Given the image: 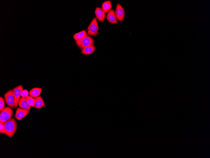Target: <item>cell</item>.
<instances>
[{
    "mask_svg": "<svg viewBox=\"0 0 210 158\" xmlns=\"http://www.w3.org/2000/svg\"><path fill=\"white\" fill-rule=\"evenodd\" d=\"M5 129L4 134L10 138L15 134L17 129V124L14 118L4 123Z\"/></svg>",
    "mask_w": 210,
    "mask_h": 158,
    "instance_id": "obj_1",
    "label": "cell"
},
{
    "mask_svg": "<svg viewBox=\"0 0 210 158\" xmlns=\"http://www.w3.org/2000/svg\"><path fill=\"white\" fill-rule=\"evenodd\" d=\"M14 110L9 107H6L0 113V123H3L11 119Z\"/></svg>",
    "mask_w": 210,
    "mask_h": 158,
    "instance_id": "obj_2",
    "label": "cell"
},
{
    "mask_svg": "<svg viewBox=\"0 0 210 158\" xmlns=\"http://www.w3.org/2000/svg\"><path fill=\"white\" fill-rule=\"evenodd\" d=\"M76 42L78 47L82 49L87 46L94 45V43L93 38L88 35L80 40Z\"/></svg>",
    "mask_w": 210,
    "mask_h": 158,
    "instance_id": "obj_3",
    "label": "cell"
},
{
    "mask_svg": "<svg viewBox=\"0 0 210 158\" xmlns=\"http://www.w3.org/2000/svg\"><path fill=\"white\" fill-rule=\"evenodd\" d=\"M5 102L8 106L12 108H15V100L14 96V90H10L4 94Z\"/></svg>",
    "mask_w": 210,
    "mask_h": 158,
    "instance_id": "obj_4",
    "label": "cell"
},
{
    "mask_svg": "<svg viewBox=\"0 0 210 158\" xmlns=\"http://www.w3.org/2000/svg\"><path fill=\"white\" fill-rule=\"evenodd\" d=\"M96 17H94L88 26V34L95 36L98 34L99 27Z\"/></svg>",
    "mask_w": 210,
    "mask_h": 158,
    "instance_id": "obj_5",
    "label": "cell"
},
{
    "mask_svg": "<svg viewBox=\"0 0 210 158\" xmlns=\"http://www.w3.org/2000/svg\"><path fill=\"white\" fill-rule=\"evenodd\" d=\"M115 14L117 20L120 22L123 21L125 15V11L122 6L119 3L117 5Z\"/></svg>",
    "mask_w": 210,
    "mask_h": 158,
    "instance_id": "obj_6",
    "label": "cell"
},
{
    "mask_svg": "<svg viewBox=\"0 0 210 158\" xmlns=\"http://www.w3.org/2000/svg\"><path fill=\"white\" fill-rule=\"evenodd\" d=\"M23 90V88L22 85H19L13 89L15 100V108H17L19 101L20 99L22 92Z\"/></svg>",
    "mask_w": 210,
    "mask_h": 158,
    "instance_id": "obj_7",
    "label": "cell"
},
{
    "mask_svg": "<svg viewBox=\"0 0 210 158\" xmlns=\"http://www.w3.org/2000/svg\"><path fill=\"white\" fill-rule=\"evenodd\" d=\"M30 111V110H25L20 108H18L16 110L15 117L18 120H21L28 115Z\"/></svg>",
    "mask_w": 210,
    "mask_h": 158,
    "instance_id": "obj_8",
    "label": "cell"
},
{
    "mask_svg": "<svg viewBox=\"0 0 210 158\" xmlns=\"http://www.w3.org/2000/svg\"><path fill=\"white\" fill-rule=\"evenodd\" d=\"M97 19L101 22H103L106 17V14L100 8L97 7L95 11Z\"/></svg>",
    "mask_w": 210,
    "mask_h": 158,
    "instance_id": "obj_9",
    "label": "cell"
},
{
    "mask_svg": "<svg viewBox=\"0 0 210 158\" xmlns=\"http://www.w3.org/2000/svg\"><path fill=\"white\" fill-rule=\"evenodd\" d=\"M106 18L108 21L111 23L118 24L119 23L116 19L115 11L114 10L111 9L108 13Z\"/></svg>",
    "mask_w": 210,
    "mask_h": 158,
    "instance_id": "obj_10",
    "label": "cell"
},
{
    "mask_svg": "<svg viewBox=\"0 0 210 158\" xmlns=\"http://www.w3.org/2000/svg\"><path fill=\"white\" fill-rule=\"evenodd\" d=\"M18 105L20 108L27 110H30L32 107L28 103L26 98L21 97Z\"/></svg>",
    "mask_w": 210,
    "mask_h": 158,
    "instance_id": "obj_11",
    "label": "cell"
},
{
    "mask_svg": "<svg viewBox=\"0 0 210 158\" xmlns=\"http://www.w3.org/2000/svg\"><path fill=\"white\" fill-rule=\"evenodd\" d=\"M96 48L94 45H91L85 47L82 49V54L84 55H90L95 51Z\"/></svg>",
    "mask_w": 210,
    "mask_h": 158,
    "instance_id": "obj_12",
    "label": "cell"
},
{
    "mask_svg": "<svg viewBox=\"0 0 210 158\" xmlns=\"http://www.w3.org/2000/svg\"><path fill=\"white\" fill-rule=\"evenodd\" d=\"M35 104V108L38 109H40L45 106V104L43 98L41 96L34 98Z\"/></svg>",
    "mask_w": 210,
    "mask_h": 158,
    "instance_id": "obj_13",
    "label": "cell"
},
{
    "mask_svg": "<svg viewBox=\"0 0 210 158\" xmlns=\"http://www.w3.org/2000/svg\"><path fill=\"white\" fill-rule=\"evenodd\" d=\"M42 89L40 88H35L32 89L29 92L30 96L34 98L40 96Z\"/></svg>",
    "mask_w": 210,
    "mask_h": 158,
    "instance_id": "obj_14",
    "label": "cell"
},
{
    "mask_svg": "<svg viewBox=\"0 0 210 158\" xmlns=\"http://www.w3.org/2000/svg\"><path fill=\"white\" fill-rule=\"evenodd\" d=\"M88 33L86 30H83L80 32L76 33L74 35L73 37L76 41L81 40L82 39L88 36Z\"/></svg>",
    "mask_w": 210,
    "mask_h": 158,
    "instance_id": "obj_15",
    "label": "cell"
},
{
    "mask_svg": "<svg viewBox=\"0 0 210 158\" xmlns=\"http://www.w3.org/2000/svg\"><path fill=\"white\" fill-rule=\"evenodd\" d=\"M102 6L103 10L106 14L112 8V5L110 1H107L102 3Z\"/></svg>",
    "mask_w": 210,
    "mask_h": 158,
    "instance_id": "obj_16",
    "label": "cell"
},
{
    "mask_svg": "<svg viewBox=\"0 0 210 158\" xmlns=\"http://www.w3.org/2000/svg\"><path fill=\"white\" fill-rule=\"evenodd\" d=\"M26 98V100L30 106L32 107H34L35 101L34 98L30 96H28Z\"/></svg>",
    "mask_w": 210,
    "mask_h": 158,
    "instance_id": "obj_17",
    "label": "cell"
},
{
    "mask_svg": "<svg viewBox=\"0 0 210 158\" xmlns=\"http://www.w3.org/2000/svg\"><path fill=\"white\" fill-rule=\"evenodd\" d=\"M5 101L3 97H0V111H1L5 107Z\"/></svg>",
    "mask_w": 210,
    "mask_h": 158,
    "instance_id": "obj_18",
    "label": "cell"
},
{
    "mask_svg": "<svg viewBox=\"0 0 210 158\" xmlns=\"http://www.w3.org/2000/svg\"><path fill=\"white\" fill-rule=\"evenodd\" d=\"M29 94V92L26 89H23L21 93V96L22 97L26 98Z\"/></svg>",
    "mask_w": 210,
    "mask_h": 158,
    "instance_id": "obj_19",
    "label": "cell"
},
{
    "mask_svg": "<svg viewBox=\"0 0 210 158\" xmlns=\"http://www.w3.org/2000/svg\"><path fill=\"white\" fill-rule=\"evenodd\" d=\"M4 133L5 129L4 124L3 123H0V133L4 134Z\"/></svg>",
    "mask_w": 210,
    "mask_h": 158,
    "instance_id": "obj_20",
    "label": "cell"
}]
</instances>
